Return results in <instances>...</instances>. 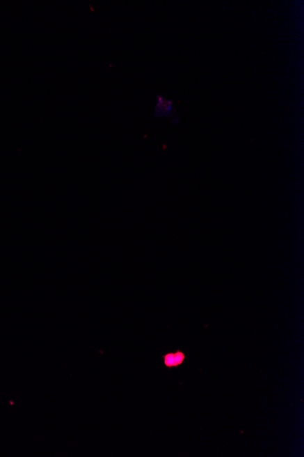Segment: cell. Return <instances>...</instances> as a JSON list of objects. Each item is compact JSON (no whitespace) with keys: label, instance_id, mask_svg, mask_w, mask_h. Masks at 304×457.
<instances>
[{"label":"cell","instance_id":"6da1fadb","mask_svg":"<svg viewBox=\"0 0 304 457\" xmlns=\"http://www.w3.org/2000/svg\"><path fill=\"white\" fill-rule=\"evenodd\" d=\"M187 358L185 353L182 351L168 352L166 354L162 356V361H163L164 366L168 369H173V368H178L182 366Z\"/></svg>","mask_w":304,"mask_h":457},{"label":"cell","instance_id":"7a4b0ae2","mask_svg":"<svg viewBox=\"0 0 304 457\" xmlns=\"http://www.w3.org/2000/svg\"><path fill=\"white\" fill-rule=\"evenodd\" d=\"M174 112V105L173 100L165 99L164 97L157 96V103L154 108L155 117H167L173 114Z\"/></svg>","mask_w":304,"mask_h":457}]
</instances>
